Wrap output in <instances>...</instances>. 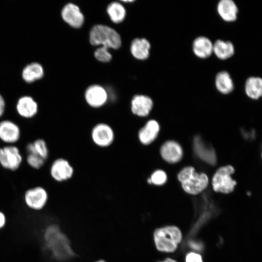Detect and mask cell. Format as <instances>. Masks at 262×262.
<instances>
[{"label": "cell", "instance_id": "6da1fadb", "mask_svg": "<svg viewBox=\"0 0 262 262\" xmlns=\"http://www.w3.org/2000/svg\"><path fill=\"white\" fill-rule=\"evenodd\" d=\"M43 239L45 248L55 260L64 262L76 256L70 239L58 225H48L44 230Z\"/></svg>", "mask_w": 262, "mask_h": 262}, {"label": "cell", "instance_id": "7a4b0ae2", "mask_svg": "<svg viewBox=\"0 0 262 262\" xmlns=\"http://www.w3.org/2000/svg\"><path fill=\"white\" fill-rule=\"evenodd\" d=\"M182 236L180 229L174 226H167L155 229L153 233V242L157 250L162 252H173L181 242Z\"/></svg>", "mask_w": 262, "mask_h": 262}, {"label": "cell", "instance_id": "3957f363", "mask_svg": "<svg viewBox=\"0 0 262 262\" xmlns=\"http://www.w3.org/2000/svg\"><path fill=\"white\" fill-rule=\"evenodd\" d=\"M178 179L185 192L191 195H197L207 187L209 179L204 173H198L192 166L183 168L178 174Z\"/></svg>", "mask_w": 262, "mask_h": 262}, {"label": "cell", "instance_id": "277c9868", "mask_svg": "<svg viewBox=\"0 0 262 262\" xmlns=\"http://www.w3.org/2000/svg\"><path fill=\"white\" fill-rule=\"evenodd\" d=\"M90 42L94 46L102 45L107 49H117L121 46V38L114 29L106 26L98 25L94 26L90 33Z\"/></svg>", "mask_w": 262, "mask_h": 262}, {"label": "cell", "instance_id": "5b68a950", "mask_svg": "<svg viewBox=\"0 0 262 262\" xmlns=\"http://www.w3.org/2000/svg\"><path fill=\"white\" fill-rule=\"evenodd\" d=\"M234 172V168L230 165L219 168L212 179L213 189L216 192L229 194L234 190L236 181L231 175Z\"/></svg>", "mask_w": 262, "mask_h": 262}, {"label": "cell", "instance_id": "8992f818", "mask_svg": "<svg viewBox=\"0 0 262 262\" xmlns=\"http://www.w3.org/2000/svg\"><path fill=\"white\" fill-rule=\"evenodd\" d=\"M48 194L41 186H36L27 190L24 196V202L29 209L34 211L42 210L48 200Z\"/></svg>", "mask_w": 262, "mask_h": 262}, {"label": "cell", "instance_id": "52a82bcc", "mask_svg": "<svg viewBox=\"0 0 262 262\" xmlns=\"http://www.w3.org/2000/svg\"><path fill=\"white\" fill-rule=\"evenodd\" d=\"M22 157L18 148L9 145L0 148V164L6 169L17 170L20 166Z\"/></svg>", "mask_w": 262, "mask_h": 262}, {"label": "cell", "instance_id": "ba28073f", "mask_svg": "<svg viewBox=\"0 0 262 262\" xmlns=\"http://www.w3.org/2000/svg\"><path fill=\"white\" fill-rule=\"evenodd\" d=\"M73 172V168L68 161L62 158L55 160L50 168L51 176L57 181H62L70 178Z\"/></svg>", "mask_w": 262, "mask_h": 262}, {"label": "cell", "instance_id": "9c48e42d", "mask_svg": "<svg viewBox=\"0 0 262 262\" xmlns=\"http://www.w3.org/2000/svg\"><path fill=\"white\" fill-rule=\"evenodd\" d=\"M193 143L194 151L200 159L211 165L216 164V156L212 147L206 144L198 136L195 137Z\"/></svg>", "mask_w": 262, "mask_h": 262}, {"label": "cell", "instance_id": "30bf717a", "mask_svg": "<svg viewBox=\"0 0 262 262\" xmlns=\"http://www.w3.org/2000/svg\"><path fill=\"white\" fill-rule=\"evenodd\" d=\"M20 137V130L18 126L9 120L0 122V139L7 144L17 142Z\"/></svg>", "mask_w": 262, "mask_h": 262}, {"label": "cell", "instance_id": "8fae6325", "mask_svg": "<svg viewBox=\"0 0 262 262\" xmlns=\"http://www.w3.org/2000/svg\"><path fill=\"white\" fill-rule=\"evenodd\" d=\"M160 152L162 158L169 163L179 162L183 156L180 145L174 141H168L161 147Z\"/></svg>", "mask_w": 262, "mask_h": 262}, {"label": "cell", "instance_id": "7c38bea8", "mask_svg": "<svg viewBox=\"0 0 262 262\" xmlns=\"http://www.w3.org/2000/svg\"><path fill=\"white\" fill-rule=\"evenodd\" d=\"M92 138L94 142L101 147H106L111 144L114 139L112 129L105 124H99L92 131Z\"/></svg>", "mask_w": 262, "mask_h": 262}, {"label": "cell", "instance_id": "4fadbf2b", "mask_svg": "<svg viewBox=\"0 0 262 262\" xmlns=\"http://www.w3.org/2000/svg\"><path fill=\"white\" fill-rule=\"evenodd\" d=\"M63 19L74 28H80L82 25L84 17L79 8L72 3L66 4L62 11Z\"/></svg>", "mask_w": 262, "mask_h": 262}, {"label": "cell", "instance_id": "5bb4252c", "mask_svg": "<svg viewBox=\"0 0 262 262\" xmlns=\"http://www.w3.org/2000/svg\"><path fill=\"white\" fill-rule=\"evenodd\" d=\"M16 109L20 116L25 118H30L37 114L38 105L32 97L24 96L18 99Z\"/></svg>", "mask_w": 262, "mask_h": 262}, {"label": "cell", "instance_id": "9a60e30c", "mask_svg": "<svg viewBox=\"0 0 262 262\" xmlns=\"http://www.w3.org/2000/svg\"><path fill=\"white\" fill-rule=\"evenodd\" d=\"M107 95L105 90L99 85L90 86L85 93V98L88 103L94 107H99L106 102Z\"/></svg>", "mask_w": 262, "mask_h": 262}, {"label": "cell", "instance_id": "2e32d148", "mask_svg": "<svg viewBox=\"0 0 262 262\" xmlns=\"http://www.w3.org/2000/svg\"><path fill=\"white\" fill-rule=\"evenodd\" d=\"M217 11L219 16L227 22H232L237 18L238 7L231 0H221L217 5Z\"/></svg>", "mask_w": 262, "mask_h": 262}, {"label": "cell", "instance_id": "e0dca14e", "mask_svg": "<svg viewBox=\"0 0 262 262\" xmlns=\"http://www.w3.org/2000/svg\"><path fill=\"white\" fill-rule=\"evenodd\" d=\"M153 106L151 99L146 96L137 95L131 101V110L133 114L140 116L147 115Z\"/></svg>", "mask_w": 262, "mask_h": 262}, {"label": "cell", "instance_id": "ac0fdd59", "mask_svg": "<svg viewBox=\"0 0 262 262\" xmlns=\"http://www.w3.org/2000/svg\"><path fill=\"white\" fill-rule=\"evenodd\" d=\"M213 44L206 37L199 36L196 38L193 43V50L198 58H206L213 53Z\"/></svg>", "mask_w": 262, "mask_h": 262}, {"label": "cell", "instance_id": "d6986e66", "mask_svg": "<svg viewBox=\"0 0 262 262\" xmlns=\"http://www.w3.org/2000/svg\"><path fill=\"white\" fill-rule=\"evenodd\" d=\"M160 130L158 123L154 120L148 121L139 132L140 141L145 145L152 143L157 137Z\"/></svg>", "mask_w": 262, "mask_h": 262}, {"label": "cell", "instance_id": "ffe728a7", "mask_svg": "<svg viewBox=\"0 0 262 262\" xmlns=\"http://www.w3.org/2000/svg\"><path fill=\"white\" fill-rule=\"evenodd\" d=\"M213 52L220 59H227L233 55L234 47L229 41L217 40L213 44Z\"/></svg>", "mask_w": 262, "mask_h": 262}, {"label": "cell", "instance_id": "44dd1931", "mask_svg": "<svg viewBox=\"0 0 262 262\" xmlns=\"http://www.w3.org/2000/svg\"><path fill=\"white\" fill-rule=\"evenodd\" d=\"M245 92L247 96L253 99H257L262 95V80L256 77H250L246 81Z\"/></svg>", "mask_w": 262, "mask_h": 262}, {"label": "cell", "instance_id": "7402d4cb", "mask_svg": "<svg viewBox=\"0 0 262 262\" xmlns=\"http://www.w3.org/2000/svg\"><path fill=\"white\" fill-rule=\"evenodd\" d=\"M150 44L146 39H134L131 45L132 54L138 59H146L149 55Z\"/></svg>", "mask_w": 262, "mask_h": 262}, {"label": "cell", "instance_id": "603a6c76", "mask_svg": "<svg viewBox=\"0 0 262 262\" xmlns=\"http://www.w3.org/2000/svg\"><path fill=\"white\" fill-rule=\"evenodd\" d=\"M216 89L220 93L227 94L233 89V83L229 73L225 71L219 72L216 76L215 81Z\"/></svg>", "mask_w": 262, "mask_h": 262}, {"label": "cell", "instance_id": "cb8c5ba5", "mask_svg": "<svg viewBox=\"0 0 262 262\" xmlns=\"http://www.w3.org/2000/svg\"><path fill=\"white\" fill-rule=\"evenodd\" d=\"M28 154L39 156L46 160L49 156V149L45 140L38 139L29 143L26 146Z\"/></svg>", "mask_w": 262, "mask_h": 262}, {"label": "cell", "instance_id": "d4e9b609", "mask_svg": "<svg viewBox=\"0 0 262 262\" xmlns=\"http://www.w3.org/2000/svg\"><path fill=\"white\" fill-rule=\"evenodd\" d=\"M44 74L42 66L38 63H33L26 66L22 71V77L28 82L41 78Z\"/></svg>", "mask_w": 262, "mask_h": 262}, {"label": "cell", "instance_id": "484cf974", "mask_svg": "<svg viewBox=\"0 0 262 262\" xmlns=\"http://www.w3.org/2000/svg\"><path fill=\"white\" fill-rule=\"evenodd\" d=\"M107 10L111 20L116 23L122 21L126 15V11L124 7L121 4L116 2L110 4Z\"/></svg>", "mask_w": 262, "mask_h": 262}, {"label": "cell", "instance_id": "4316f807", "mask_svg": "<svg viewBox=\"0 0 262 262\" xmlns=\"http://www.w3.org/2000/svg\"><path fill=\"white\" fill-rule=\"evenodd\" d=\"M149 180L151 183L156 185H161L166 182L167 176L165 172L158 170L153 172Z\"/></svg>", "mask_w": 262, "mask_h": 262}, {"label": "cell", "instance_id": "83f0119b", "mask_svg": "<svg viewBox=\"0 0 262 262\" xmlns=\"http://www.w3.org/2000/svg\"><path fill=\"white\" fill-rule=\"evenodd\" d=\"M45 160L42 158L32 154H28L27 162L32 168L38 169L43 166Z\"/></svg>", "mask_w": 262, "mask_h": 262}, {"label": "cell", "instance_id": "f1b7e54d", "mask_svg": "<svg viewBox=\"0 0 262 262\" xmlns=\"http://www.w3.org/2000/svg\"><path fill=\"white\" fill-rule=\"evenodd\" d=\"M95 56L98 60L103 62H109L112 58L107 49L104 47L98 49L95 52Z\"/></svg>", "mask_w": 262, "mask_h": 262}, {"label": "cell", "instance_id": "f546056e", "mask_svg": "<svg viewBox=\"0 0 262 262\" xmlns=\"http://www.w3.org/2000/svg\"><path fill=\"white\" fill-rule=\"evenodd\" d=\"M185 262H203V261L200 254L195 252H190L186 255Z\"/></svg>", "mask_w": 262, "mask_h": 262}, {"label": "cell", "instance_id": "4dcf8cb0", "mask_svg": "<svg viewBox=\"0 0 262 262\" xmlns=\"http://www.w3.org/2000/svg\"><path fill=\"white\" fill-rule=\"evenodd\" d=\"M6 223V217L4 213L0 211V230L2 229Z\"/></svg>", "mask_w": 262, "mask_h": 262}, {"label": "cell", "instance_id": "1f68e13d", "mask_svg": "<svg viewBox=\"0 0 262 262\" xmlns=\"http://www.w3.org/2000/svg\"><path fill=\"white\" fill-rule=\"evenodd\" d=\"M5 110V102L2 97L0 95V117L3 115Z\"/></svg>", "mask_w": 262, "mask_h": 262}, {"label": "cell", "instance_id": "d6a6232c", "mask_svg": "<svg viewBox=\"0 0 262 262\" xmlns=\"http://www.w3.org/2000/svg\"><path fill=\"white\" fill-rule=\"evenodd\" d=\"M157 262H177L171 258H166L164 261H158Z\"/></svg>", "mask_w": 262, "mask_h": 262}, {"label": "cell", "instance_id": "836d02e7", "mask_svg": "<svg viewBox=\"0 0 262 262\" xmlns=\"http://www.w3.org/2000/svg\"><path fill=\"white\" fill-rule=\"evenodd\" d=\"M93 262H107V261L103 259H98V260H97Z\"/></svg>", "mask_w": 262, "mask_h": 262}, {"label": "cell", "instance_id": "e575fe53", "mask_svg": "<svg viewBox=\"0 0 262 262\" xmlns=\"http://www.w3.org/2000/svg\"><path fill=\"white\" fill-rule=\"evenodd\" d=\"M124 2H131L133 1V0H123Z\"/></svg>", "mask_w": 262, "mask_h": 262}]
</instances>
